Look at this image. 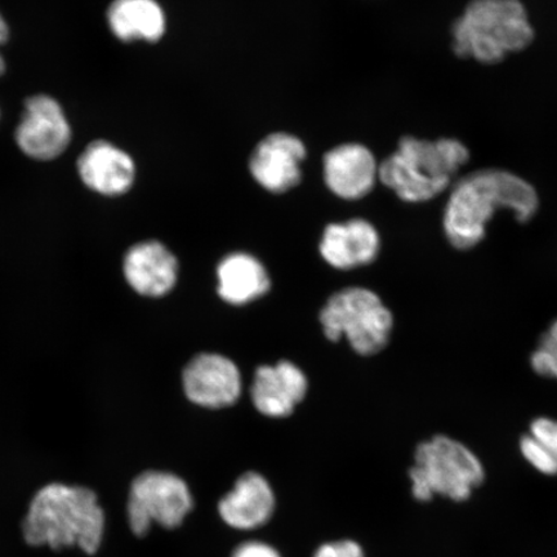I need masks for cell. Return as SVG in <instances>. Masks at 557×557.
Instances as JSON below:
<instances>
[{"label":"cell","instance_id":"6da1fadb","mask_svg":"<svg viewBox=\"0 0 557 557\" xmlns=\"http://www.w3.org/2000/svg\"><path fill=\"white\" fill-rule=\"evenodd\" d=\"M540 208L534 187L505 170H480L453 184L443 215L445 238L458 250H470L485 239L486 228L500 209L527 224Z\"/></svg>","mask_w":557,"mask_h":557},{"label":"cell","instance_id":"7a4b0ae2","mask_svg":"<svg viewBox=\"0 0 557 557\" xmlns=\"http://www.w3.org/2000/svg\"><path fill=\"white\" fill-rule=\"evenodd\" d=\"M21 534L30 547L79 549L94 556L107 534V512L92 487L52 482L40 486L27 505Z\"/></svg>","mask_w":557,"mask_h":557},{"label":"cell","instance_id":"3957f363","mask_svg":"<svg viewBox=\"0 0 557 557\" xmlns=\"http://www.w3.org/2000/svg\"><path fill=\"white\" fill-rule=\"evenodd\" d=\"M469 160L468 146L456 138L406 136L380 164L379 178L406 203H424L447 190Z\"/></svg>","mask_w":557,"mask_h":557},{"label":"cell","instance_id":"277c9868","mask_svg":"<svg viewBox=\"0 0 557 557\" xmlns=\"http://www.w3.org/2000/svg\"><path fill=\"white\" fill-rule=\"evenodd\" d=\"M453 51L480 64H498L532 44L534 29L520 0H472L453 24Z\"/></svg>","mask_w":557,"mask_h":557},{"label":"cell","instance_id":"5b68a950","mask_svg":"<svg viewBox=\"0 0 557 557\" xmlns=\"http://www.w3.org/2000/svg\"><path fill=\"white\" fill-rule=\"evenodd\" d=\"M407 479L416 503L428 504L436 496L465 503L484 483L485 469L468 445L438 434L417 445Z\"/></svg>","mask_w":557,"mask_h":557},{"label":"cell","instance_id":"8992f818","mask_svg":"<svg viewBox=\"0 0 557 557\" xmlns=\"http://www.w3.org/2000/svg\"><path fill=\"white\" fill-rule=\"evenodd\" d=\"M193 492L178 473L149 468L132 478L125 496V525L132 537L144 540L152 529L174 531L194 510Z\"/></svg>","mask_w":557,"mask_h":557},{"label":"cell","instance_id":"52a82bcc","mask_svg":"<svg viewBox=\"0 0 557 557\" xmlns=\"http://www.w3.org/2000/svg\"><path fill=\"white\" fill-rule=\"evenodd\" d=\"M325 337L333 343L345 337L361 357L379 354L389 343L394 317L381 297L367 288L337 292L320 311Z\"/></svg>","mask_w":557,"mask_h":557},{"label":"cell","instance_id":"ba28073f","mask_svg":"<svg viewBox=\"0 0 557 557\" xmlns=\"http://www.w3.org/2000/svg\"><path fill=\"white\" fill-rule=\"evenodd\" d=\"M72 141V123L60 101L47 94L27 97L15 129L18 150L35 162L47 163L64 156Z\"/></svg>","mask_w":557,"mask_h":557},{"label":"cell","instance_id":"9c48e42d","mask_svg":"<svg viewBox=\"0 0 557 557\" xmlns=\"http://www.w3.org/2000/svg\"><path fill=\"white\" fill-rule=\"evenodd\" d=\"M306 157L308 149L301 138L288 132H274L250 152L248 170L262 189L284 194L301 184Z\"/></svg>","mask_w":557,"mask_h":557},{"label":"cell","instance_id":"30bf717a","mask_svg":"<svg viewBox=\"0 0 557 557\" xmlns=\"http://www.w3.org/2000/svg\"><path fill=\"white\" fill-rule=\"evenodd\" d=\"M76 173L89 191L103 198H121L136 184L137 164L127 150L109 139L90 141L76 160Z\"/></svg>","mask_w":557,"mask_h":557},{"label":"cell","instance_id":"8fae6325","mask_svg":"<svg viewBox=\"0 0 557 557\" xmlns=\"http://www.w3.org/2000/svg\"><path fill=\"white\" fill-rule=\"evenodd\" d=\"M187 399L197 406L220 409L233 406L242 394V374L224 355L203 352L194 357L183 373Z\"/></svg>","mask_w":557,"mask_h":557},{"label":"cell","instance_id":"7c38bea8","mask_svg":"<svg viewBox=\"0 0 557 557\" xmlns=\"http://www.w3.org/2000/svg\"><path fill=\"white\" fill-rule=\"evenodd\" d=\"M380 163L363 144L337 145L323 157V180L329 190L345 200H359L374 189Z\"/></svg>","mask_w":557,"mask_h":557},{"label":"cell","instance_id":"4fadbf2b","mask_svg":"<svg viewBox=\"0 0 557 557\" xmlns=\"http://www.w3.org/2000/svg\"><path fill=\"white\" fill-rule=\"evenodd\" d=\"M122 271L125 283L135 294L162 298L176 287L178 261L162 242L143 240L125 250Z\"/></svg>","mask_w":557,"mask_h":557},{"label":"cell","instance_id":"5bb4252c","mask_svg":"<svg viewBox=\"0 0 557 557\" xmlns=\"http://www.w3.org/2000/svg\"><path fill=\"white\" fill-rule=\"evenodd\" d=\"M276 496L273 485L257 471L243 472L219 503L222 521L234 531H259L273 518Z\"/></svg>","mask_w":557,"mask_h":557},{"label":"cell","instance_id":"9a60e30c","mask_svg":"<svg viewBox=\"0 0 557 557\" xmlns=\"http://www.w3.org/2000/svg\"><path fill=\"white\" fill-rule=\"evenodd\" d=\"M308 379L301 369L292 361L282 360L275 366L257 369L250 396L261 414L284 418L294 413L308 394Z\"/></svg>","mask_w":557,"mask_h":557},{"label":"cell","instance_id":"2e32d148","mask_svg":"<svg viewBox=\"0 0 557 557\" xmlns=\"http://www.w3.org/2000/svg\"><path fill=\"white\" fill-rule=\"evenodd\" d=\"M381 238L371 222L352 219L325 227L320 255L334 269L350 270L372 263L380 253Z\"/></svg>","mask_w":557,"mask_h":557},{"label":"cell","instance_id":"e0dca14e","mask_svg":"<svg viewBox=\"0 0 557 557\" xmlns=\"http://www.w3.org/2000/svg\"><path fill=\"white\" fill-rule=\"evenodd\" d=\"M104 17L122 44H158L166 33L165 11L158 0H111Z\"/></svg>","mask_w":557,"mask_h":557},{"label":"cell","instance_id":"ac0fdd59","mask_svg":"<svg viewBox=\"0 0 557 557\" xmlns=\"http://www.w3.org/2000/svg\"><path fill=\"white\" fill-rule=\"evenodd\" d=\"M219 295L225 302L243 306L270 290V276L256 257L236 252L225 257L218 268Z\"/></svg>","mask_w":557,"mask_h":557},{"label":"cell","instance_id":"d6986e66","mask_svg":"<svg viewBox=\"0 0 557 557\" xmlns=\"http://www.w3.org/2000/svg\"><path fill=\"white\" fill-rule=\"evenodd\" d=\"M519 449L534 470L547 476L557 475V420L537 417L520 437Z\"/></svg>","mask_w":557,"mask_h":557},{"label":"cell","instance_id":"ffe728a7","mask_svg":"<svg viewBox=\"0 0 557 557\" xmlns=\"http://www.w3.org/2000/svg\"><path fill=\"white\" fill-rule=\"evenodd\" d=\"M529 363L535 374L557 381V319L543 332Z\"/></svg>","mask_w":557,"mask_h":557},{"label":"cell","instance_id":"44dd1931","mask_svg":"<svg viewBox=\"0 0 557 557\" xmlns=\"http://www.w3.org/2000/svg\"><path fill=\"white\" fill-rule=\"evenodd\" d=\"M312 557H366L363 547L354 540L325 542Z\"/></svg>","mask_w":557,"mask_h":557},{"label":"cell","instance_id":"7402d4cb","mask_svg":"<svg viewBox=\"0 0 557 557\" xmlns=\"http://www.w3.org/2000/svg\"><path fill=\"white\" fill-rule=\"evenodd\" d=\"M230 557H282V554L268 542L248 540L239 543Z\"/></svg>","mask_w":557,"mask_h":557},{"label":"cell","instance_id":"603a6c76","mask_svg":"<svg viewBox=\"0 0 557 557\" xmlns=\"http://www.w3.org/2000/svg\"><path fill=\"white\" fill-rule=\"evenodd\" d=\"M11 29L9 23H7L3 13L0 12V48H2L7 41L10 40Z\"/></svg>","mask_w":557,"mask_h":557},{"label":"cell","instance_id":"cb8c5ba5","mask_svg":"<svg viewBox=\"0 0 557 557\" xmlns=\"http://www.w3.org/2000/svg\"><path fill=\"white\" fill-rule=\"evenodd\" d=\"M0 116H2V111H0Z\"/></svg>","mask_w":557,"mask_h":557}]
</instances>
